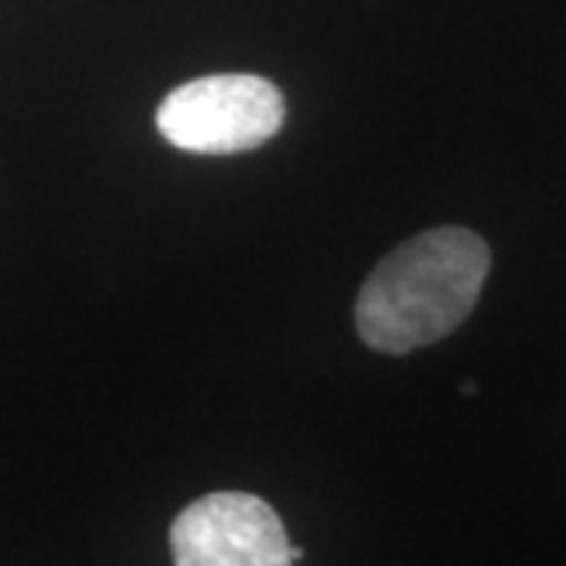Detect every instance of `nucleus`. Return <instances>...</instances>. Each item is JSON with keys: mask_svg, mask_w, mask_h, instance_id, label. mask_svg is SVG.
I'll return each mask as SVG.
<instances>
[{"mask_svg": "<svg viewBox=\"0 0 566 566\" xmlns=\"http://www.w3.org/2000/svg\"><path fill=\"white\" fill-rule=\"evenodd\" d=\"M290 557H293V564H296V560H303L305 551L300 545H290Z\"/></svg>", "mask_w": 566, "mask_h": 566, "instance_id": "20e7f679", "label": "nucleus"}, {"mask_svg": "<svg viewBox=\"0 0 566 566\" xmlns=\"http://www.w3.org/2000/svg\"><path fill=\"white\" fill-rule=\"evenodd\" d=\"M283 117L286 102L274 82L221 73L177 85L158 107V129L192 155H240L274 139Z\"/></svg>", "mask_w": 566, "mask_h": 566, "instance_id": "f03ea898", "label": "nucleus"}, {"mask_svg": "<svg viewBox=\"0 0 566 566\" xmlns=\"http://www.w3.org/2000/svg\"><path fill=\"white\" fill-rule=\"evenodd\" d=\"M491 271L488 243L465 227H434L397 245L356 300L365 346L403 356L438 344L472 315Z\"/></svg>", "mask_w": 566, "mask_h": 566, "instance_id": "f257e3e1", "label": "nucleus"}, {"mask_svg": "<svg viewBox=\"0 0 566 566\" xmlns=\"http://www.w3.org/2000/svg\"><path fill=\"white\" fill-rule=\"evenodd\" d=\"M174 566H293L274 506L245 491H214L170 526Z\"/></svg>", "mask_w": 566, "mask_h": 566, "instance_id": "7ed1b4c3", "label": "nucleus"}]
</instances>
